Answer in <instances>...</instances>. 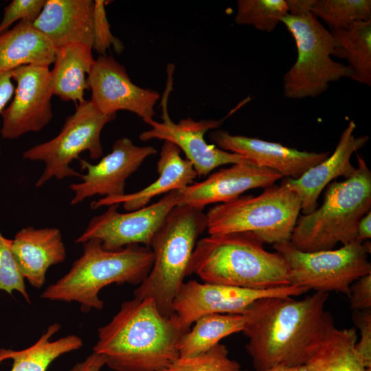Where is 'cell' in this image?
Returning a JSON list of instances; mask_svg holds the SVG:
<instances>
[{"instance_id": "6da1fadb", "label": "cell", "mask_w": 371, "mask_h": 371, "mask_svg": "<svg viewBox=\"0 0 371 371\" xmlns=\"http://www.w3.org/2000/svg\"><path fill=\"white\" fill-rule=\"evenodd\" d=\"M328 293L315 292L301 300H258L243 313L242 332L256 371L305 365L336 328L325 310Z\"/></svg>"}, {"instance_id": "7a4b0ae2", "label": "cell", "mask_w": 371, "mask_h": 371, "mask_svg": "<svg viewBox=\"0 0 371 371\" xmlns=\"http://www.w3.org/2000/svg\"><path fill=\"white\" fill-rule=\"evenodd\" d=\"M185 333L175 315H164L153 299L133 298L98 328L93 352L115 371H163L180 357Z\"/></svg>"}, {"instance_id": "3957f363", "label": "cell", "mask_w": 371, "mask_h": 371, "mask_svg": "<svg viewBox=\"0 0 371 371\" xmlns=\"http://www.w3.org/2000/svg\"><path fill=\"white\" fill-rule=\"evenodd\" d=\"M204 282L252 289L287 286V264L278 252H270L250 233L209 235L196 242L187 276Z\"/></svg>"}, {"instance_id": "277c9868", "label": "cell", "mask_w": 371, "mask_h": 371, "mask_svg": "<svg viewBox=\"0 0 371 371\" xmlns=\"http://www.w3.org/2000/svg\"><path fill=\"white\" fill-rule=\"evenodd\" d=\"M81 256L69 271L41 293L43 299L80 304L82 311L100 310L102 289L111 284H140L153 264L150 247L131 245L117 250L103 248L101 242L90 239L82 243Z\"/></svg>"}, {"instance_id": "5b68a950", "label": "cell", "mask_w": 371, "mask_h": 371, "mask_svg": "<svg viewBox=\"0 0 371 371\" xmlns=\"http://www.w3.org/2000/svg\"><path fill=\"white\" fill-rule=\"evenodd\" d=\"M357 157L353 174L330 183L322 205L297 218L289 242L298 250H330L357 240L359 221L371 208V172L364 158Z\"/></svg>"}, {"instance_id": "8992f818", "label": "cell", "mask_w": 371, "mask_h": 371, "mask_svg": "<svg viewBox=\"0 0 371 371\" xmlns=\"http://www.w3.org/2000/svg\"><path fill=\"white\" fill-rule=\"evenodd\" d=\"M207 229L203 209L177 205L153 237L150 247L153 267L134 291V298H151L166 317L173 315L172 303L183 280L199 236Z\"/></svg>"}, {"instance_id": "52a82bcc", "label": "cell", "mask_w": 371, "mask_h": 371, "mask_svg": "<svg viewBox=\"0 0 371 371\" xmlns=\"http://www.w3.org/2000/svg\"><path fill=\"white\" fill-rule=\"evenodd\" d=\"M300 211V197L283 181L258 196H240L210 207L207 229L209 235L250 233L274 245L289 241Z\"/></svg>"}, {"instance_id": "ba28073f", "label": "cell", "mask_w": 371, "mask_h": 371, "mask_svg": "<svg viewBox=\"0 0 371 371\" xmlns=\"http://www.w3.org/2000/svg\"><path fill=\"white\" fill-rule=\"evenodd\" d=\"M282 23L294 38L297 48L295 63L283 77L284 95L300 100L324 93L332 82L351 78L348 65L335 61L337 43L311 12L302 16L286 15Z\"/></svg>"}, {"instance_id": "9c48e42d", "label": "cell", "mask_w": 371, "mask_h": 371, "mask_svg": "<svg viewBox=\"0 0 371 371\" xmlns=\"http://www.w3.org/2000/svg\"><path fill=\"white\" fill-rule=\"evenodd\" d=\"M286 261L291 284L315 292L350 295L351 284L371 273L370 240H354L337 249L304 252L289 241L273 245Z\"/></svg>"}, {"instance_id": "30bf717a", "label": "cell", "mask_w": 371, "mask_h": 371, "mask_svg": "<svg viewBox=\"0 0 371 371\" xmlns=\"http://www.w3.org/2000/svg\"><path fill=\"white\" fill-rule=\"evenodd\" d=\"M116 114L100 112L91 100L78 103L74 113L65 120L60 133L53 139L36 144L23 154L25 159L41 161L44 170L35 183L41 187L52 178L81 177L71 163L82 152L88 151L92 159L102 157L103 148L100 134L104 126L113 121Z\"/></svg>"}, {"instance_id": "8fae6325", "label": "cell", "mask_w": 371, "mask_h": 371, "mask_svg": "<svg viewBox=\"0 0 371 371\" xmlns=\"http://www.w3.org/2000/svg\"><path fill=\"white\" fill-rule=\"evenodd\" d=\"M308 291L297 285L252 289L229 285L183 282L172 303V312L187 332L201 317L213 313L243 315L255 301L267 297L298 296Z\"/></svg>"}, {"instance_id": "7c38bea8", "label": "cell", "mask_w": 371, "mask_h": 371, "mask_svg": "<svg viewBox=\"0 0 371 371\" xmlns=\"http://www.w3.org/2000/svg\"><path fill=\"white\" fill-rule=\"evenodd\" d=\"M179 198L180 190H173L156 203L125 213L118 212L120 204L109 205L104 213L90 221L75 242L82 244L97 239L107 250L131 245L150 247L155 234L172 209L179 204Z\"/></svg>"}, {"instance_id": "4fadbf2b", "label": "cell", "mask_w": 371, "mask_h": 371, "mask_svg": "<svg viewBox=\"0 0 371 371\" xmlns=\"http://www.w3.org/2000/svg\"><path fill=\"white\" fill-rule=\"evenodd\" d=\"M165 99V98H164ZM168 97L162 100V122L152 120L146 124L149 130L139 134L143 142L153 139L168 141L183 151L186 159L191 162L197 176H207L214 168L229 164L247 161L242 156L222 150L214 144H209L204 139L205 134L212 129L220 127L225 119L248 101H243L225 117L220 120L203 119L195 121L188 117L175 123L170 119L167 110Z\"/></svg>"}, {"instance_id": "5bb4252c", "label": "cell", "mask_w": 371, "mask_h": 371, "mask_svg": "<svg viewBox=\"0 0 371 371\" xmlns=\"http://www.w3.org/2000/svg\"><path fill=\"white\" fill-rule=\"evenodd\" d=\"M16 87L12 101L1 113V136L16 139L42 130L53 117V90L48 66L25 65L11 71Z\"/></svg>"}, {"instance_id": "9a60e30c", "label": "cell", "mask_w": 371, "mask_h": 371, "mask_svg": "<svg viewBox=\"0 0 371 371\" xmlns=\"http://www.w3.org/2000/svg\"><path fill=\"white\" fill-rule=\"evenodd\" d=\"M91 91V102L104 114H116L117 111L132 112L145 123L153 120L155 106L159 93L134 84L124 65L112 56L100 55L87 77Z\"/></svg>"}, {"instance_id": "2e32d148", "label": "cell", "mask_w": 371, "mask_h": 371, "mask_svg": "<svg viewBox=\"0 0 371 371\" xmlns=\"http://www.w3.org/2000/svg\"><path fill=\"white\" fill-rule=\"evenodd\" d=\"M156 153L153 146H137L131 139L122 137L114 142L111 152L96 164L79 159L80 167L86 173L81 175L80 183L69 187L74 193L71 204L77 205L96 195L114 197L126 194L127 179L146 158Z\"/></svg>"}, {"instance_id": "e0dca14e", "label": "cell", "mask_w": 371, "mask_h": 371, "mask_svg": "<svg viewBox=\"0 0 371 371\" xmlns=\"http://www.w3.org/2000/svg\"><path fill=\"white\" fill-rule=\"evenodd\" d=\"M210 140L218 148L238 154L252 164L275 170L283 177L295 179L329 156L328 152H308L289 148L280 143L233 135L214 130Z\"/></svg>"}, {"instance_id": "ac0fdd59", "label": "cell", "mask_w": 371, "mask_h": 371, "mask_svg": "<svg viewBox=\"0 0 371 371\" xmlns=\"http://www.w3.org/2000/svg\"><path fill=\"white\" fill-rule=\"evenodd\" d=\"M283 177L249 161L233 164L210 175L201 182L180 190L178 205L204 209L211 203H227L254 188H267Z\"/></svg>"}, {"instance_id": "d6986e66", "label": "cell", "mask_w": 371, "mask_h": 371, "mask_svg": "<svg viewBox=\"0 0 371 371\" xmlns=\"http://www.w3.org/2000/svg\"><path fill=\"white\" fill-rule=\"evenodd\" d=\"M356 127L355 122L350 121L331 155L311 168L300 177L283 181L300 197L304 214H308L317 208L319 194L333 179L339 177L347 179L355 172L356 168L351 164V157L369 140L368 135L355 137L354 131Z\"/></svg>"}, {"instance_id": "ffe728a7", "label": "cell", "mask_w": 371, "mask_h": 371, "mask_svg": "<svg viewBox=\"0 0 371 371\" xmlns=\"http://www.w3.org/2000/svg\"><path fill=\"white\" fill-rule=\"evenodd\" d=\"M11 248L25 279L34 288H41L46 273L66 258V249L58 228L28 226L12 239Z\"/></svg>"}, {"instance_id": "44dd1931", "label": "cell", "mask_w": 371, "mask_h": 371, "mask_svg": "<svg viewBox=\"0 0 371 371\" xmlns=\"http://www.w3.org/2000/svg\"><path fill=\"white\" fill-rule=\"evenodd\" d=\"M93 8L92 0H47L33 25L56 48L74 43L92 47Z\"/></svg>"}, {"instance_id": "7402d4cb", "label": "cell", "mask_w": 371, "mask_h": 371, "mask_svg": "<svg viewBox=\"0 0 371 371\" xmlns=\"http://www.w3.org/2000/svg\"><path fill=\"white\" fill-rule=\"evenodd\" d=\"M181 150L173 143L164 141L157 164L159 177L146 188L131 194L114 197H102L91 204L97 209L122 203L128 212L148 205L154 197L176 190H182L194 183L197 174L192 164L181 157Z\"/></svg>"}, {"instance_id": "603a6c76", "label": "cell", "mask_w": 371, "mask_h": 371, "mask_svg": "<svg viewBox=\"0 0 371 371\" xmlns=\"http://www.w3.org/2000/svg\"><path fill=\"white\" fill-rule=\"evenodd\" d=\"M56 47L33 23L21 21L0 34V71L25 65L53 64Z\"/></svg>"}, {"instance_id": "cb8c5ba5", "label": "cell", "mask_w": 371, "mask_h": 371, "mask_svg": "<svg viewBox=\"0 0 371 371\" xmlns=\"http://www.w3.org/2000/svg\"><path fill=\"white\" fill-rule=\"evenodd\" d=\"M95 59L92 47L80 43L57 47L50 70L53 93L65 102H82L89 89L87 77Z\"/></svg>"}, {"instance_id": "d4e9b609", "label": "cell", "mask_w": 371, "mask_h": 371, "mask_svg": "<svg viewBox=\"0 0 371 371\" xmlns=\"http://www.w3.org/2000/svg\"><path fill=\"white\" fill-rule=\"evenodd\" d=\"M243 315L213 313L203 315L181 337L178 343L180 357L198 355L207 352L220 341L234 333L242 332Z\"/></svg>"}, {"instance_id": "484cf974", "label": "cell", "mask_w": 371, "mask_h": 371, "mask_svg": "<svg viewBox=\"0 0 371 371\" xmlns=\"http://www.w3.org/2000/svg\"><path fill=\"white\" fill-rule=\"evenodd\" d=\"M337 43L335 56L346 59L352 71L351 79L371 85V20L330 31Z\"/></svg>"}, {"instance_id": "4316f807", "label": "cell", "mask_w": 371, "mask_h": 371, "mask_svg": "<svg viewBox=\"0 0 371 371\" xmlns=\"http://www.w3.org/2000/svg\"><path fill=\"white\" fill-rule=\"evenodd\" d=\"M60 328L58 323L52 324L33 345L24 350H14L10 357L13 363L10 371H47L56 359L82 346V339L76 335L50 340Z\"/></svg>"}, {"instance_id": "83f0119b", "label": "cell", "mask_w": 371, "mask_h": 371, "mask_svg": "<svg viewBox=\"0 0 371 371\" xmlns=\"http://www.w3.org/2000/svg\"><path fill=\"white\" fill-rule=\"evenodd\" d=\"M354 328H335L326 341L304 365L306 371H364L355 350Z\"/></svg>"}, {"instance_id": "f1b7e54d", "label": "cell", "mask_w": 371, "mask_h": 371, "mask_svg": "<svg viewBox=\"0 0 371 371\" xmlns=\"http://www.w3.org/2000/svg\"><path fill=\"white\" fill-rule=\"evenodd\" d=\"M311 13L331 30L346 29L355 22L371 20V1L315 0Z\"/></svg>"}, {"instance_id": "f546056e", "label": "cell", "mask_w": 371, "mask_h": 371, "mask_svg": "<svg viewBox=\"0 0 371 371\" xmlns=\"http://www.w3.org/2000/svg\"><path fill=\"white\" fill-rule=\"evenodd\" d=\"M286 15V0H238L235 22L271 32Z\"/></svg>"}, {"instance_id": "4dcf8cb0", "label": "cell", "mask_w": 371, "mask_h": 371, "mask_svg": "<svg viewBox=\"0 0 371 371\" xmlns=\"http://www.w3.org/2000/svg\"><path fill=\"white\" fill-rule=\"evenodd\" d=\"M228 355L226 346L219 343L198 355L179 357L163 371H242L240 365Z\"/></svg>"}, {"instance_id": "1f68e13d", "label": "cell", "mask_w": 371, "mask_h": 371, "mask_svg": "<svg viewBox=\"0 0 371 371\" xmlns=\"http://www.w3.org/2000/svg\"><path fill=\"white\" fill-rule=\"evenodd\" d=\"M12 239L6 238L0 231V291L12 295L17 291L27 303L30 298L23 278L11 248Z\"/></svg>"}, {"instance_id": "d6a6232c", "label": "cell", "mask_w": 371, "mask_h": 371, "mask_svg": "<svg viewBox=\"0 0 371 371\" xmlns=\"http://www.w3.org/2000/svg\"><path fill=\"white\" fill-rule=\"evenodd\" d=\"M106 3L103 0L94 1L93 8V42L92 49L101 55H105V52L111 45H113L115 51L120 54L124 50V45L111 30L110 25L106 15L104 5Z\"/></svg>"}, {"instance_id": "836d02e7", "label": "cell", "mask_w": 371, "mask_h": 371, "mask_svg": "<svg viewBox=\"0 0 371 371\" xmlns=\"http://www.w3.org/2000/svg\"><path fill=\"white\" fill-rule=\"evenodd\" d=\"M46 0H12L3 8L0 21V34L19 21L33 23L41 12Z\"/></svg>"}, {"instance_id": "e575fe53", "label": "cell", "mask_w": 371, "mask_h": 371, "mask_svg": "<svg viewBox=\"0 0 371 371\" xmlns=\"http://www.w3.org/2000/svg\"><path fill=\"white\" fill-rule=\"evenodd\" d=\"M352 320L360 331L355 350L365 368H371V309L355 311Z\"/></svg>"}, {"instance_id": "d590c367", "label": "cell", "mask_w": 371, "mask_h": 371, "mask_svg": "<svg viewBox=\"0 0 371 371\" xmlns=\"http://www.w3.org/2000/svg\"><path fill=\"white\" fill-rule=\"evenodd\" d=\"M348 297L350 307L353 311L371 309V273L351 284Z\"/></svg>"}, {"instance_id": "8d00e7d4", "label": "cell", "mask_w": 371, "mask_h": 371, "mask_svg": "<svg viewBox=\"0 0 371 371\" xmlns=\"http://www.w3.org/2000/svg\"><path fill=\"white\" fill-rule=\"evenodd\" d=\"M14 89L11 71H0V115L12 100Z\"/></svg>"}, {"instance_id": "74e56055", "label": "cell", "mask_w": 371, "mask_h": 371, "mask_svg": "<svg viewBox=\"0 0 371 371\" xmlns=\"http://www.w3.org/2000/svg\"><path fill=\"white\" fill-rule=\"evenodd\" d=\"M106 365L104 356L92 352L84 361L77 363L69 371H100Z\"/></svg>"}, {"instance_id": "f35d334b", "label": "cell", "mask_w": 371, "mask_h": 371, "mask_svg": "<svg viewBox=\"0 0 371 371\" xmlns=\"http://www.w3.org/2000/svg\"><path fill=\"white\" fill-rule=\"evenodd\" d=\"M288 6V14L302 16L311 12L315 0H286Z\"/></svg>"}, {"instance_id": "ab89813d", "label": "cell", "mask_w": 371, "mask_h": 371, "mask_svg": "<svg viewBox=\"0 0 371 371\" xmlns=\"http://www.w3.org/2000/svg\"><path fill=\"white\" fill-rule=\"evenodd\" d=\"M371 238V212L366 213L359 221L357 240H368Z\"/></svg>"}, {"instance_id": "60d3db41", "label": "cell", "mask_w": 371, "mask_h": 371, "mask_svg": "<svg viewBox=\"0 0 371 371\" xmlns=\"http://www.w3.org/2000/svg\"><path fill=\"white\" fill-rule=\"evenodd\" d=\"M263 371H306L304 365L297 366H276Z\"/></svg>"}, {"instance_id": "b9f144b4", "label": "cell", "mask_w": 371, "mask_h": 371, "mask_svg": "<svg viewBox=\"0 0 371 371\" xmlns=\"http://www.w3.org/2000/svg\"><path fill=\"white\" fill-rule=\"evenodd\" d=\"M13 352V350L4 348L0 349V363L5 359H10V357Z\"/></svg>"}, {"instance_id": "7bdbcfd3", "label": "cell", "mask_w": 371, "mask_h": 371, "mask_svg": "<svg viewBox=\"0 0 371 371\" xmlns=\"http://www.w3.org/2000/svg\"><path fill=\"white\" fill-rule=\"evenodd\" d=\"M364 371H371V368H366Z\"/></svg>"}]
</instances>
